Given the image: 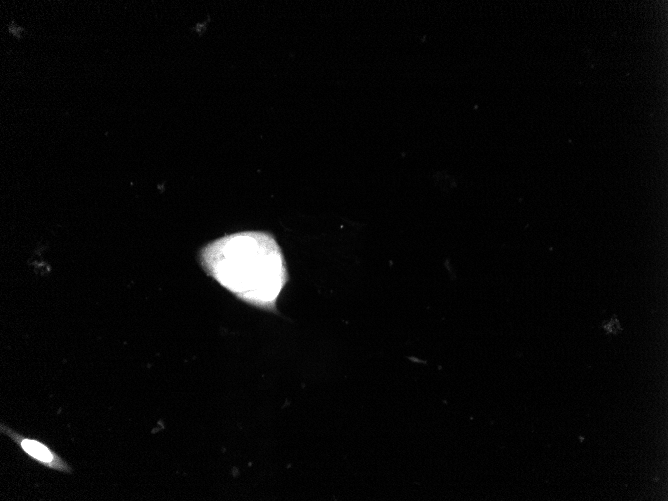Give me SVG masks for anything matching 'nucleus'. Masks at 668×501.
<instances>
[{"instance_id": "2", "label": "nucleus", "mask_w": 668, "mask_h": 501, "mask_svg": "<svg viewBox=\"0 0 668 501\" xmlns=\"http://www.w3.org/2000/svg\"><path fill=\"white\" fill-rule=\"evenodd\" d=\"M22 447L27 453L40 461L50 462L52 460V455L49 450L39 442L23 440Z\"/></svg>"}, {"instance_id": "1", "label": "nucleus", "mask_w": 668, "mask_h": 501, "mask_svg": "<svg viewBox=\"0 0 668 501\" xmlns=\"http://www.w3.org/2000/svg\"><path fill=\"white\" fill-rule=\"evenodd\" d=\"M216 249L215 273L219 280L246 300L268 304L275 300L284 282L285 272L280 258L267 255L254 260L245 249V237L238 236Z\"/></svg>"}]
</instances>
